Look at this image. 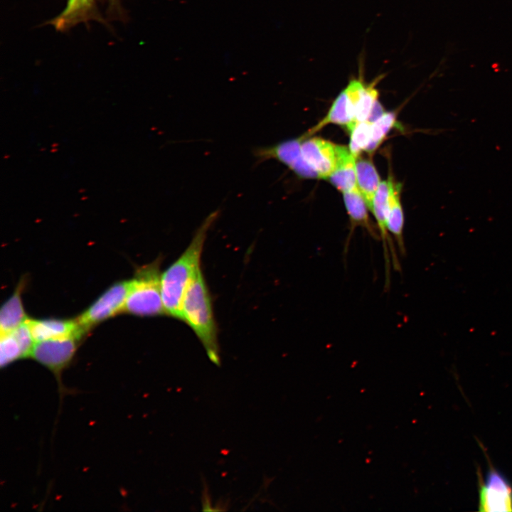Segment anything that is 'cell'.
Returning <instances> with one entry per match:
<instances>
[{"mask_svg":"<svg viewBox=\"0 0 512 512\" xmlns=\"http://www.w3.org/2000/svg\"><path fill=\"white\" fill-rule=\"evenodd\" d=\"M181 312V321L192 329L210 361L220 366L218 328L211 297L201 269L186 289Z\"/></svg>","mask_w":512,"mask_h":512,"instance_id":"2","label":"cell"},{"mask_svg":"<svg viewBox=\"0 0 512 512\" xmlns=\"http://www.w3.org/2000/svg\"><path fill=\"white\" fill-rule=\"evenodd\" d=\"M218 214V210L213 211L206 218L187 248L161 273V297L166 315L181 320V309L184 294L201 270V259L208 231Z\"/></svg>","mask_w":512,"mask_h":512,"instance_id":"1","label":"cell"},{"mask_svg":"<svg viewBox=\"0 0 512 512\" xmlns=\"http://www.w3.org/2000/svg\"><path fill=\"white\" fill-rule=\"evenodd\" d=\"M23 286L24 281L21 280L13 294L1 306L0 311L1 334L14 330L27 320L21 299Z\"/></svg>","mask_w":512,"mask_h":512,"instance_id":"16","label":"cell"},{"mask_svg":"<svg viewBox=\"0 0 512 512\" xmlns=\"http://www.w3.org/2000/svg\"><path fill=\"white\" fill-rule=\"evenodd\" d=\"M129 284V281L113 284L76 319L85 333L92 326L123 312Z\"/></svg>","mask_w":512,"mask_h":512,"instance_id":"6","label":"cell"},{"mask_svg":"<svg viewBox=\"0 0 512 512\" xmlns=\"http://www.w3.org/2000/svg\"><path fill=\"white\" fill-rule=\"evenodd\" d=\"M395 124L396 116L393 112H385L380 118L371 123V139L366 151L369 153L373 152Z\"/></svg>","mask_w":512,"mask_h":512,"instance_id":"18","label":"cell"},{"mask_svg":"<svg viewBox=\"0 0 512 512\" xmlns=\"http://www.w3.org/2000/svg\"><path fill=\"white\" fill-rule=\"evenodd\" d=\"M26 323L35 342L70 336L82 337L86 334L76 319L74 320L27 319Z\"/></svg>","mask_w":512,"mask_h":512,"instance_id":"12","label":"cell"},{"mask_svg":"<svg viewBox=\"0 0 512 512\" xmlns=\"http://www.w3.org/2000/svg\"><path fill=\"white\" fill-rule=\"evenodd\" d=\"M356 172L357 187L371 211L375 194L381 182L380 176L370 160L358 156L356 159Z\"/></svg>","mask_w":512,"mask_h":512,"instance_id":"17","label":"cell"},{"mask_svg":"<svg viewBox=\"0 0 512 512\" xmlns=\"http://www.w3.org/2000/svg\"><path fill=\"white\" fill-rule=\"evenodd\" d=\"M349 149L357 158L359 154L366 150L371 139V123L368 121L358 122L350 132Z\"/></svg>","mask_w":512,"mask_h":512,"instance_id":"20","label":"cell"},{"mask_svg":"<svg viewBox=\"0 0 512 512\" xmlns=\"http://www.w3.org/2000/svg\"><path fill=\"white\" fill-rule=\"evenodd\" d=\"M91 20L104 23L97 10L95 0H67L64 9L48 23L58 31H65Z\"/></svg>","mask_w":512,"mask_h":512,"instance_id":"11","label":"cell"},{"mask_svg":"<svg viewBox=\"0 0 512 512\" xmlns=\"http://www.w3.org/2000/svg\"><path fill=\"white\" fill-rule=\"evenodd\" d=\"M479 511H512V485L499 471L490 466L484 479L479 481Z\"/></svg>","mask_w":512,"mask_h":512,"instance_id":"8","label":"cell"},{"mask_svg":"<svg viewBox=\"0 0 512 512\" xmlns=\"http://www.w3.org/2000/svg\"><path fill=\"white\" fill-rule=\"evenodd\" d=\"M109 12L112 14L121 15L122 14L120 0H107Z\"/></svg>","mask_w":512,"mask_h":512,"instance_id":"22","label":"cell"},{"mask_svg":"<svg viewBox=\"0 0 512 512\" xmlns=\"http://www.w3.org/2000/svg\"><path fill=\"white\" fill-rule=\"evenodd\" d=\"M161 258L139 267L129 280L123 312L140 316L166 314L161 289Z\"/></svg>","mask_w":512,"mask_h":512,"instance_id":"3","label":"cell"},{"mask_svg":"<svg viewBox=\"0 0 512 512\" xmlns=\"http://www.w3.org/2000/svg\"><path fill=\"white\" fill-rule=\"evenodd\" d=\"M384 113H385V111H384L382 105L378 100L373 105V107L370 112V114L367 119V121H368L370 123H373L375 120H377L378 118H380Z\"/></svg>","mask_w":512,"mask_h":512,"instance_id":"21","label":"cell"},{"mask_svg":"<svg viewBox=\"0 0 512 512\" xmlns=\"http://www.w3.org/2000/svg\"><path fill=\"white\" fill-rule=\"evenodd\" d=\"M302 137L303 159L316 171L319 178H328L337 163V144L321 138Z\"/></svg>","mask_w":512,"mask_h":512,"instance_id":"9","label":"cell"},{"mask_svg":"<svg viewBox=\"0 0 512 512\" xmlns=\"http://www.w3.org/2000/svg\"><path fill=\"white\" fill-rule=\"evenodd\" d=\"M377 82L376 79L372 83L365 85L356 107L355 120L356 122L366 121L373 105L378 101Z\"/></svg>","mask_w":512,"mask_h":512,"instance_id":"19","label":"cell"},{"mask_svg":"<svg viewBox=\"0 0 512 512\" xmlns=\"http://www.w3.org/2000/svg\"><path fill=\"white\" fill-rule=\"evenodd\" d=\"M343 201L349 216L351 231L356 226L365 228L375 240L379 238V233L375 230L370 220L368 213V206L358 187L343 193Z\"/></svg>","mask_w":512,"mask_h":512,"instance_id":"14","label":"cell"},{"mask_svg":"<svg viewBox=\"0 0 512 512\" xmlns=\"http://www.w3.org/2000/svg\"><path fill=\"white\" fill-rule=\"evenodd\" d=\"M337 163L334 171L329 176V181L342 193L357 186L356 157L348 147L337 145Z\"/></svg>","mask_w":512,"mask_h":512,"instance_id":"13","label":"cell"},{"mask_svg":"<svg viewBox=\"0 0 512 512\" xmlns=\"http://www.w3.org/2000/svg\"><path fill=\"white\" fill-rule=\"evenodd\" d=\"M401 185L392 179L387 213V228L397 242L401 254L405 252L403 227L404 215L400 202Z\"/></svg>","mask_w":512,"mask_h":512,"instance_id":"15","label":"cell"},{"mask_svg":"<svg viewBox=\"0 0 512 512\" xmlns=\"http://www.w3.org/2000/svg\"><path fill=\"white\" fill-rule=\"evenodd\" d=\"M82 337L70 336L35 342L30 357L55 376L60 393H64L61 375L73 360Z\"/></svg>","mask_w":512,"mask_h":512,"instance_id":"4","label":"cell"},{"mask_svg":"<svg viewBox=\"0 0 512 512\" xmlns=\"http://www.w3.org/2000/svg\"><path fill=\"white\" fill-rule=\"evenodd\" d=\"M301 142L302 137L285 140L273 145L257 147L253 154L259 161H278L301 178H319L316 171L303 159Z\"/></svg>","mask_w":512,"mask_h":512,"instance_id":"7","label":"cell"},{"mask_svg":"<svg viewBox=\"0 0 512 512\" xmlns=\"http://www.w3.org/2000/svg\"><path fill=\"white\" fill-rule=\"evenodd\" d=\"M35 341L26 321L14 330L1 334L0 364L1 368L11 363L30 357Z\"/></svg>","mask_w":512,"mask_h":512,"instance_id":"10","label":"cell"},{"mask_svg":"<svg viewBox=\"0 0 512 512\" xmlns=\"http://www.w3.org/2000/svg\"><path fill=\"white\" fill-rule=\"evenodd\" d=\"M366 83L360 78L351 80L334 101L326 115L305 134L310 137L329 124L344 126L350 132L358 123L356 107Z\"/></svg>","mask_w":512,"mask_h":512,"instance_id":"5","label":"cell"}]
</instances>
